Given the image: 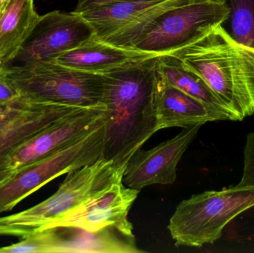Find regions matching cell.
<instances>
[{"label": "cell", "instance_id": "cell-1", "mask_svg": "<svg viewBox=\"0 0 254 253\" xmlns=\"http://www.w3.org/2000/svg\"><path fill=\"white\" fill-rule=\"evenodd\" d=\"M104 74L107 87L101 159L126 167L131 156L158 131V56L130 61Z\"/></svg>", "mask_w": 254, "mask_h": 253}, {"label": "cell", "instance_id": "cell-2", "mask_svg": "<svg viewBox=\"0 0 254 253\" xmlns=\"http://www.w3.org/2000/svg\"><path fill=\"white\" fill-rule=\"evenodd\" d=\"M230 10L222 0H163L100 41L151 54H168L222 25Z\"/></svg>", "mask_w": 254, "mask_h": 253}, {"label": "cell", "instance_id": "cell-3", "mask_svg": "<svg viewBox=\"0 0 254 253\" xmlns=\"http://www.w3.org/2000/svg\"><path fill=\"white\" fill-rule=\"evenodd\" d=\"M201 77L242 121L254 114V48L233 39L222 25L171 53Z\"/></svg>", "mask_w": 254, "mask_h": 253}, {"label": "cell", "instance_id": "cell-4", "mask_svg": "<svg viewBox=\"0 0 254 253\" xmlns=\"http://www.w3.org/2000/svg\"><path fill=\"white\" fill-rule=\"evenodd\" d=\"M19 96L39 103L80 108H105L107 77L68 68L55 61L3 66Z\"/></svg>", "mask_w": 254, "mask_h": 253}, {"label": "cell", "instance_id": "cell-5", "mask_svg": "<svg viewBox=\"0 0 254 253\" xmlns=\"http://www.w3.org/2000/svg\"><path fill=\"white\" fill-rule=\"evenodd\" d=\"M254 206V186L207 191L182 201L168 230L176 246L201 248L222 236L227 224Z\"/></svg>", "mask_w": 254, "mask_h": 253}, {"label": "cell", "instance_id": "cell-6", "mask_svg": "<svg viewBox=\"0 0 254 253\" xmlns=\"http://www.w3.org/2000/svg\"><path fill=\"white\" fill-rule=\"evenodd\" d=\"M125 169L101 159L68 172L58 191L49 199L26 210L0 218V235L24 238L42 230L123 176Z\"/></svg>", "mask_w": 254, "mask_h": 253}, {"label": "cell", "instance_id": "cell-7", "mask_svg": "<svg viewBox=\"0 0 254 253\" xmlns=\"http://www.w3.org/2000/svg\"><path fill=\"white\" fill-rule=\"evenodd\" d=\"M104 136V121L69 147L16 169L8 178L0 183V214L11 210L25 198L55 178L101 160Z\"/></svg>", "mask_w": 254, "mask_h": 253}, {"label": "cell", "instance_id": "cell-8", "mask_svg": "<svg viewBox=\"0 0 254 253\" xmlns=\"http://www.w3.org/2000/svg\"><path fill=\"white\" fill-rule=\"evenodd\" d=\"M139 192L125 187L123 176L119 177L42 230L75 227L95 232L105 228H115L125 236L134 238L132 225L127 217Z\"/></svg>", "mask_w": 254, "mask_h": 253}, {"label": "cell", "instance_id": "cell-9", "mask_svg": "<svg viewBox=\"0 0 254 253\" xmlns=\"http://www.w3.org/2000/svg\"><path fill=\"white\" fill-rule=\"evenodd\" d=\"M93 27L80 14L54 10L40 20L10 65L55 60L95 37Z\"/></svg>", "mask_w": 254, "mask_h": 253}, {"label": "cell", "instance_id": "cell-10", "mask_svg": "<svg viewBox=\"0 0 254 253\" xmlns=\"http://www.w3.org/2000/svg\"><path fill=\"white\" fill-rule=\"evenodd\" d=\"M83 108L39 103L19 98L0 117V171L8 169L10 155L45 129Z\"/></svg>", "mask_w": 254, "mask_h": 253}, {"label": "cell", "instance_id": "cell-11", "mask_svg": "<svg viewBox=\"0 0 254 253\" xmlns=\"http://www.w3.org/2000/svg\"><path fill=\"white\" fill-rule=\"evenodd\" d=\"M201 126L183 128L179 135L151 150H137L127 162L124 184L139 191L154 184H173L177 177L178 163Z\"/></svg>", "mask_w": 254, "mask_h": 253}, {"label": "cell", "instance_id": "cell-12", "mask_svg": "<svg viewBox=\"0 0 254 253\" xmlns=\"http://www.w3.org/2000/svg\"><path fill=\"white\" fill-rule=\"evenodd\" d=\"M105 108H83L37 134L10 155L8 169L41 160L82 139L103 124Z\"/></svg>", "mask_w": 254, "mask_h": 253}, {"label": "cell", "instance_id": "cell-13", "mask_svg": "<svg viewBox=\"0 0 254 253\" xmlns=\"http://www.w3.org/2000/svg\"><path fill=\"white\" fill-rule=\"evenodd\" d=\"M156 111L158 131L228 120L220 113L172 86L159 70L156 87Z\"/></svg>", "mask_w": 254, "mask_h": 253}, {"label": "cell", "instance_id": "cell-14", "mask_svg": "<svg viewBox=\"0 0 254 253\" xmlns=\"http://www.w3.org/2000/svg\"><path fill=\"white\" fill-rule=\"evenodd\" d=\"M40 19L35 0H3L0 6V67L13 62Z\"/></svg>", "mask_w": 254, "mask_h": 253}, {"label": "cell", "instance_id": "cell-15", "mask_svg": "<svg viewBox=\"0 0 254 253\" xmlns=\"http://www.w3.org/2000/svg\"><path fill=\"white\" fill-rule=\"evenodd\" d=\"M151 56L154 54L117 47L92 39L52 61L80 71L104 74L130 61Z\"/></svg>", "mask_w": 254, "mask_h": 253}, {"label": "cell", "instance_id": "cell-16", "mask_svg": "<svg viewBox=\"0 0 254 253\" xmlns=\"http://www.w3.org/2000/svg\"><path fill=\"white\" fill-rule=\"evenodd\" d=\"M60 236L59 253H142L134 238L128 237L115 228L88 231L75 227H55Z\"/></svg>", "mask_w": 254, "mask_h": 253}, {"label": "cell", "instance_id": "cell-17", "mask_svg": "<svg viewBox=\"0 0 254 253\" xmlns=\"http://www.w3.org/2000/svg\"><path fill=\"white\" fill-rule=\"evenodd\" d=\"M158 70L163 77L177 89L226 117L228 120H237L229 108L218 98L201 77L185 66L172 53L158 56Z\"/></svg>", "mask_w": 254, "mask_h": 253}, {"label": "cell", "instance_id": "cell-18", "mask_svg": "<svg viewBox=\"0 0 254 253\" xmlns=\"http://www.w3.org/2000/svg\"><path fill=\"white\" fill-rule=\"evenodd\" d=\"M160 1L107 3L89 7L77 14L93 27L95 34L93 39L101 40L141 17Z\"/></svg>", "mask_w": 254, "mask_h": 253}, {"label": "cell", "instance_id": "cell-19", "mask_svg": "<svg viewBox=\"0 0 254 253\" xmlns=\"http://www.w3.org/2000/svg\"><path fill=\"white\" fill-rule=\"evenodd\" d=\"M229 8L222 26L234 40L254 48V0H222Z\"/></svg>", "mask_w": 254, "mask_h": 253}, {"label": "cell", "instance_id": "cell-20", "mask_svg": "<svg viewBox=\"0 0 254 253\" xmlns=\"http://www.w3.org/2000/svg\"><path fill=\"white\" fill-rule=\"evenodd\" d=\"M60 244L56 229H45L22 238L19 243L0 248V253H59Z\"/></svg>", "mask_w": 254, "mask_h": 253}, {"label": "cell", "instance_id": "cell-21", "mask_svg": "<svg viewBox=\"0 0 254 253\" xmlns=\"http://www.w3.org/2000/svg\"><path fill=\"white\" fill-rule=\"evenodd\" d=\"M244 154L243 175L241 181L237 186H254V132H251L247 135Z\"/></svg>", "mask_w": 254, "mask_h": 253}, {"label": "cell", "instance_id": "cell-22", "mask_svg": "<svg viewBox=\"0 0 254 253\" xmlns=\"http://www.w3.org/2000/svg\"><path fill=\"white\" fill-rule=\"evenodd\" d=\"M19 98L17 91L9 81L2 67H0V103L10 105Z\"/></svg>", "mask_w": 254, "mask_h": 253}, {"label": "cell", "instance_id": "cell-23", "mask_svg": "<svg viewBox=\"0 0 254 253\" xmlns=\"http://www.w3.org/2000/svg\"><path fill=\"white\" fill-rule=\"evenodd\" d=\"M162 1V0H79L77 7L74 10V13H79L89 7L98 4H107L111 2H124V1H132V2H152V1Z\"/></svg>", "mask_w": 254, "mask_h": 253}, {"label": "cell", "instance_id": "cell-24", "mask_svg": "<svg viewBox=\"0 0 254 253\" xmlns=\"http://www.w3.org/2000/svg\"><path fill=\"white\" fill-rule=\"evenodd\" d=\"M14 171L13 169H4V170L0 171V183L3 182L4 180L8 178Z\"/></svg>", "mask_w": 254, "mask_h": 253}, {"label": "cell", "instance_id": "cell-25", "mask_svg": "<svg viewBox=\"0 0 254 253\" xmlns=\"http://www.w3.org/2000/svg\"><path fill=\"white\" fill-rule=\"evenodd\" d=\"M12 104H10V105H4V104L0 103V117L8 111V110L10 109V107H11Z\"/></svg>", "mask_w": 254, "mask_h": 253}, {"label": "cell", "instance_id": "cell-26", "mask_svg": "<svg viewBox=\"0 0 254 253\" xmlns=\"http://www.w3.org/2000/svg\"><path fill=\"white\" fill-rule=\"evenodd\" d=\"M3 0H0V6H1V3H2Z\"/></svg>", "mask_w": 254, "mask_h": 253}]
</instances>
